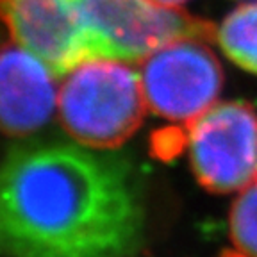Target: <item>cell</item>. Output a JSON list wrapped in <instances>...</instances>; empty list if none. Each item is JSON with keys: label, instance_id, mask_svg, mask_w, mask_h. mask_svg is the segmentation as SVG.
I'll list each match as a JSON object with an SVG mask.
<instances>
[{"label": "cell", "instance_id": "277c9868", "mask_svg": "<svg viewBox=\"0 0 257 257\" xmlns=\"http://www.w3.org/2000/svg\"><path fill=\"white\" fill-rule=\"evenodd\" d=\"M193 173L213 193L243 191L257 181V111L245 102H216L186 125Z\"/></svg>", "mask_w": 257, "mask_h": 257}, {"label": "cell", "instance_id": "3957f363", "mask_svg": "<svg viewBox=\"0 0 257 257\" xmlns=\"http://www.w3.org/2000/svg\"><path fill=\"white\" fill-rule=\"evenodd\" d=\"M91 57L143 63L182 38L214 36V27L154 0H75Z\"/></svg>", "mask_w": 257, "mask_h": 257}, {"label": "cell", "instance_id": "8992f818", "mask_svg": "<svg viewBox=\"0 0 257 257\" xmlns=\"http://www.w3.org/2000/svg\"><path fill=\"white\" fill-rule=\"evenodd\" d=\"M61 77L22 47L0 20V128L27 136L47 125L57 109Z\"/></svg>", "mask_w": 257, "mask_h": 257}, {"label": "cell", "instance_id": "ba28073f", "mask_svg": "<svg viewBox=\"0 0 257 257\" xmlns=\"http://www.w3.org/2000/svg\"><path fill=\"white\" fill-rule=\"evenodd\" d=\"M223 54L239 68L257 73V0L237 6L214 29Z\"/></svg>", "mask_w": 257, "mask_h": 257}, {"label": "cell", "instance_id": "7a4b0ae2", "mask_svg": "<svg viewBox=\"0 0 257 257\" xmlns=\"http://www.w3.org/2000/svg\"><path fill=\"white\" fill-rule=\"evenodd\" d=\"M147 111L140 73L131 63L88 57L61 77L57 114L77 143L96 150L120 147Z\"/></svg>", "mask_w": 257, "mask_h": 257}, {"label": "cell", "instance_id": "5b68a950", "mask_svg": "<svg viewBox=\"0 0 257 257\" xmlns=\"http://www.w3.org/2000/svg\"><path fill=\"white\" fill-rule=\"evenodd\" d=\"M202 38L172 41L141 64V88L147 107L157 116L191 123L218 102L223 72Z\"/></svg>", "mask_w": 257, "mask_h": 257}, {"label": "cell", "instance_id": "9c48e42d", "mask_svg": "<svg viewBox=\"0 0 257 257\" xmlns=\"http://www.w3.org/2000/svg\"><path fill=\"white\" fill-rule=\"evenodd\" d=\"M230 248L218 257H257V181L239 191L229 213Z\"/></svg>", "mask_w": 257, "mask_h": 257}, {"label": "cell", "instance_id": "52a82bcc", "mask_svg": "<svg viewBox=\"0 0 257 257\" xmlns=\"http://www.w3.org/2000/svg\"><path fill=\"white\" fill-rule=\"evenodd\" d=\"M0 20L59 77L91 57L75 0H0Z\"/></svg>", "mask_w": 257, "mask_h": 257}, {"label": "cell", "instance_id": "6da1fadb", "mask_svg": "<svg viewBox=\"0 0 257 257\" xmlns=\"http://www.w3.org/2000/svg\"><path fill=\"white\" fill-rule=\"evenodd\" d=\"M143 188L111 150L31 143L0 163V257H134Z\"/></svg>", "mask_w": 257, "mask_h": 257}, {"label": "cell", "instance_id": "30bf717a", "mask_svg": "<svg viewBox=\"0 0 257 257\" xmlns=\"http://www.w3.org/2000/svg\"><path fill=\"white\" fill-rule=\"evenodd\" d=\"M157 4H163V6H170V8H179L181 4H184L186 0H154Z\"/></svg>", "mask_w": 257, "mask_h": 257}]
</instances>
